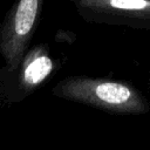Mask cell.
Returning a JSON list of instances; mask_svg holds the SVG:
<instances>
[{
	"instance_id": "obj_4",
	"label": "cell",
	"mask_w": 150,
	"mask_h": 150,
	"mask_svg": "<svg viewBox=\"0 0 150 150\" xmlns=\"http://www.w3.org/2000/svg\"><path fill=\"white\" fill-rule=\"evenodd\" d=\"M56 68V61L50 55L49 46L47 43H39L26 52L14 71L7 73L0 69V75L9 80V83L14 87L12 93L20 98L29 95L43 84Z\"/></svg>"
},
{
	"instance_id": "obj_1",
	"label": "cell",
	"mask_w": 150,
	"mask_h": 150,
	"mask_svg": "<svg viewBox=\"0 0 150 150\" xmlns=\"http://www.w3.org/2000/svg\"><path fill=\"white\" fill-rule=\"evenodd\" d=\"M54 96L111 114L142 115L149 111L146 97L131 83L108 77L68 76L53 89Z\"/></svg>"
},
{
	"instance_id": "obj_2",
	"label": "cell",
	"mask_w": 150,
	"mask_h": 150,
	"mask_svg": "<svg viewBox=\"0 0 150 150\" xmlns=\"http://www.w3.org/2000/svg\"><path fill=\"white\" fill-rule=\"evenodd\" d=\"M45 0H14L0 25V56L4 71H14L38 28Z\"/></svg>"
},
{
	"instance_id": "obj_3",
	"label": "cell",
	"mask_w": 150,
	"mask_h": 150,
	"mask_svg": "<svg viewBox=\"0 0 150 150\" xmlns=\"http://www.w3.org/2000/svg\"><path fill=\"white\" fill-rule=\"evenodd\" d=\"M87 22L150 30V0H70Z\"/></svg>"
}]
</instances>
